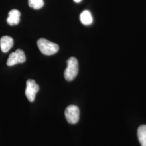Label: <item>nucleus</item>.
<instances>
[{
  "label": "nucleus",
  "mask_w": 146,
  "mask_h": 146,
  "mask_svg": "<svg viewBox=\"0 0 146 146\" xmlns=\"http://www.w3.org/2000/svg\"><path fill=\"white\" fill-rule=\"evenodd\" d=\"M74 2H75L78 3V2H80L82 0H74Z\"/></svg>",
  "instance_id": "obj_11"
},
{
  "label": "nucleus",
  "mask_w": 146,
  "mask_h": 146,
  "mask_svg": "<svg viewBox=\"0 0 146 146\" xmlns=\"http://www.w3.org/2000/svg\"><path fill=\"white\" fill-rule=\"evenodd\" d=\"M81 22L84 25H89L93 22V17L88 11H84L81 13L80 16Z\"/></svg>",
  "instance_id": "obj_8"
},
{
  "label": "nucleus",
  "mask_w": 146,
  "mask_h": 146,
  "mask_svg": "<svg viewBox=\"0 0 146 146\" xmlns=\"http://www.w3.org/2000/svg\"><path fill=\"white\" fill-rule=\"evenodd\" d=\"M38 90L39 86L35 80L31 79L27 80L25 94L27 99L30 102H33L35 100L36 95Z\"/></svg>",
  "instance_id": "obj_4"
},
{
  "label": "nucleus",
  "mask_w": 146,
  "mask_h": 146,
  "mask_svg": "<svg viewBox=\"0 0 146 146\" xmlns=\"http://www.w3.org/2000/svg\"><path fill=\"white\" fill-rule=\"evenodd\" d=\"M65 117L68 123L74 125L78 122L80 119V110L75 105H70L65 110Z\"/></svg>",
  "instance_id": "obj_3"
},
{
  "label": "nucleus",
  "mask_w": 146,
  "mask_h": 146,
  "mask_svg": "<svg viewBox=\"0 0 146 146\" xmlns=\"http://www.w3.org/2000/svg\"><path fill=\"white\" fill-rule=\"evenodd\" d=\"M78 63L75 58H70L67 61V67L66 69L64 76L68 81H72L75 78L78 74Z\"/></svg>",
  "instance_id": "obj_2"
},
{
  "label": "nucleus",
  "mask_w": 146,
  "mask_h": 146,
  "mask_svg": "<svg viewBox=\"0 0 146 146\" xmlns=\"http://www.w3.org/2000/svg\"><path fill=\"white\" fill-rule=\"evenodd\" d=\"M26 56L25 52L21 49H17L15 52H12L9 56L7 64L8 66H13L17 63L25 62Z\"/></svg>",
  "instance_id": "obj_5"
},
{
  "label": "nucleus",
  "mask_w": 146,
  "mask_h": 146,
  "mask_svg": "<svg viewBox=\"0 0 146 146\" xmlns=\"http://www.w3.org/2000/svg\"><path fill=\"white\" fill-rule=\"evenodd\" d=\"M37 46L40 52L46 55H52L58 51L59 47L57 44L50 42L45 38H40L37 42Z\"/></svg>",
  "instance_id": "obj_1"
},
{
  "label": "nucleus",
  "mask_w": 146,
  "mask_h": 146,
  "mask_svg": "<svg viewBox=\"0 0 146 146\" xmlns=\"http://www.w3.org/2000/svg\"><path fill=\"white\" fill-rule=\"evenodd\" d=\"M14 44L13 39L10 36H5L0 39V47L3 52H8Z\"/></svg>",
  "instance_id": "obj_6"
},
{
  "label": "nucleus",
  "mask_w": 146,
  "mask_h": 146,
  "mask_svg": "<svg viewBox=\"0 0 146 146\" xmlns=\"http://www.w3.org/2000/svg\"><path fill=\"white\" fill-rule=\"evenodd\" d=\"M139 140L142 146H146V125L140 126L137 130Z\"/></svg>",
  "instance_id": "obj_9"
},
{
  "label": "nucleus",
  "mask_w": 146,
  "mask_h": 146,
  "mask_svg": "<svg viewBox=\"0 0 146 146\" xmlns=\"http://www.w3.org/2000/svg\"><path fill=\"white\" fill-rule=\"evenodd\" d=\"M20 12L17 9H13L9 12L8 17L7 19V23L11 25H17L20 21Z\"/></svg>",
  "instance_id": "obj_7"
},
{
  "label": "nucleus",
  "mask_w": 146,
  "mask_h": 146,
  "mask_svg": "<svg viewBox=\"0 0 146 146\" xmlns=\"http://www.w3.org/2000/svg\"><path fill=\"white\" fill-rule=\"evenodd\" d=\"M28 5L34 9H41L44 5L43 0H28Z\"/></svg>",
  "instance_id": "obj_10"
}]
</instances>
